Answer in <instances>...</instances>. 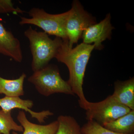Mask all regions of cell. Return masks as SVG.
Returning <instances> with one entry per match:
<instances>
[{"label": "cell", "instance_id": "5bb4252c", "mask_svg": "<svg viewBox=\"0 0 134 134\" xmlns=\"http://www.w3.org/2000/svg\"><path fill=\"white\" fill-rule=\"evenodd\" d=\"M57 120L59 125L55 134H82L81 127L74 117L60 115Z\"/></svg>", "mask_w": 134, "mask_h": 134}, {"label": "cell", "instance_id": "ba28073f", "mask_svg": "<svg viewBox=\"0 0 134 134\" xmlns=\"http://www.w3.org/2000/svg\"><path fill=\"white\" fill-rule=\"evenodd\" d=\"M33 101L30 99H23L18 97H8L5 96L0 98V107L5 112L11 111L14 109H22L29 113L31 117L36 119L40 123L45 122V120L49 116L53 115V113L49 110H44L40 112L32 111Z\"/></svg>", "mask_w": 134, "mask_h": 134}, {"label": "cell", "instance_id": "2e32d148", "mask_svg": "<svg viewBox=\"0 0 134 134\" xmlns=\"http://www.w3.org/2000/svg\"><path fill=\"white\" fill-rule=\"evenodd\" d=\"M81 132L82 134H121L106 129L93 120L88 121L81 127Z\"/></svg>", "mask_w": 134, "mask_h": 134}, {"label": "cell", "instance_id": "52a82bcc", "mask_svg": "<svg viewBox=\"0 0 134 134\" xmlns=\"http://www.w3.org/2000/svg\"><path fill=\"white\" fill-rule=\"evenodd\" d=\"M111 18L110 14H108L99 23L91 25L85 29L81 37L83 43L87 44L93 43L95 45V49H102V42L111 37L114 29L111 23Z\"/></svg>", "mask_w": 134, "mask_h": 134}, {"label": "cell", "instance_id": "e0dca14e", "mask_svg": "<svg viewBox=\"0 0 134 134\" xmlns=\"http://www.w3.org/2000/svg\"><path fill=\"white\" fill-rule=\"evenodd\" d=\"M25 12L19 8H15L10 0H0V14L8 13L23 14Z\"/></svg>", "mask_w": 134, "mask_h": 134}, {"label": "cell", "instance_id": "9c48e42d", "mask_svg": "<svg viewBox=\"0 0 134 134\" xmlns=\"http://www.w3.org/2000/svg\"><path fill=\"white\" fill-rule=\"evenodd\" d=\"M0 54L7 56L16 62L23 60L21 43L11 32L7 30L0 23Z\"/></svg>", "mask_w": 134, "mask_h": 134}, {"label": "cell", "instance_id": "8fae6325", "mask_svg": "<svg viewBox=\"0 0 134 134\" xmlns=\"http://www.w3.org/2000/svg\"><path fill=\"white\" fill-rule=\"evenodd\" d=\"M17 119L23 128L24 131L22 134H55L59 125L57 120L46 125L32 123L27 119L26 114L23 110L19 111ZM12 134H18L13 131Z\"/></svg>", "mask_w": 134, "mask_h": 134}, {"label": "cell", "instance_id": "6da1fadb", "mask_svg": "<svg viewBox=\"0 0 134 134\" xmlns=\"http://www.w3.org/2000/svg\"><path fill=\"white\" fill-rule=\"evenodd\" d=\"M94 44L82 43L73 48L68 40H63L55 58L59 62L65 64L69 71V79L67 81L74 95L79 98L81 108L86 110L89 101L86 99L83 89V79L86 66Z\"/></svg>", "mask_w": 134, "mask_h": 134}, {"label": "cell", "instance_id": "7a4b0ae2", "mask_svg": "<svg viewBox=\"0 0 134 134\" xmlns=\"http://www.w3.org/2000/svg\"><path fill=\"white\" fill-rule=\"evenodd\" d=\"M24 35L30 43L32 55L31 68L34 72L48 65L49 62L55 58L63 41L58 37L52 39L47 34L37 31L31 26L24 31Z\"/></svg>", "mask_w": 134, "mask_h": 134}, {"label": "cell", "instance_id": "5b68a950", "mask_svg": "<svg viewBox=\"0 0 134 134\" xmlns=\"http://www.w3.org/2000/svg\"><path fill=\"white\" fill-rule=\"evenodd\" d=\"M85 110L87 120L94 121L103 126L127 114L131 110L111 95L99 102H89Z\"/></svg>", "mask_w": 134, "mask_h": 134}, {"label": "cell", "instance_id": "7c38bea8", "mask_svg": "<svg viewBox=\"0 0 134 134\" xmlns=\"http://www.w3.org/2000/svg\"><path fill=\"white\" fill-rule=\"evenodd\" d=\"M106 129L121 134H134V110L103 126Z\"/></svg>", "mask_w": 134, "mask_h": 134}, {"label": "cell", "instance_id": "9a60e30c", "mask_svg": "<svg viewBox=\"0 0 134 134\" xmlns=\"http://www.w3.org/2000/svg\"><path fill=\"white\" fill-rule=\"evenodd\" d=\"M11 131L23 132V128L15 122L11 115V111L0 110V134H10Z\"/></svg>", "mask_w": 134, "mask_h": 134}, {"label": "cell", "instance_id": "8992f818", "mask_svg": "<svg viewBox=\"0 0 134 134\" xmlns=\"http://www.w3.org/2000/svg\"><path fill=\"white\" fill-rule=\"evenodd\" d=\"M96 23V20L84 10L79 1L73 2L65 24V31L69 44L73 47L81 38L84 31Z\"/></svg>", "mask_w": 134, "mask_h": 134}, {"label": "cell", "instance_id": "ac0fdd59", "mask_svg": "<svg viewBox=\"0 0 134 134\" xmlns=\"http://www.w3.org/2000/svg\"></svg>", "mask_w": 134, "mask_h": 134}, {"label": "cell", "instance_id": "30bf717a", "mask_svg": "<svg viewBox=\"0 0 134 134\" xmlns=\"http://www.w3.org/2000/svg\"><path fill=\"white\" fill-rule=\"evenodd\" d=\"M112 96L123 105L134 110V79L117 81L114 83V92Z\"/></svg>", "mask_w": 134, "mask_h": 134}, {"label": "cell", "instance_id": "3957f363", "mask_svg": "<svg viewBox=\"0 0 134 134\" xmlns=\"http://www.w3.org/2000/svg\"><path fill=\"white\" fill-rule=\"evenodd\" d=\"M41 95L48 97L55 93L74 96L71 87L62 79L57 67L48 65L34 72L28 79Z\"/></svg>", "mask_w": 134, "mask_h": 134}, {"label": "cell", "instance_id": "277c9868", "mask_svg": "<svg viewBox=\"0 0 134 134\" xmlns=\"http://www.w3.org/2000/svg\"><path fill=\"white\" fill-rule=\"evenodd\" d=\"M30 18L21 17L19 24L32 25L38 26L48 35L59 37L63 40H68L65 31V24L69 10L67 12L52 14L43 9L33 8L29 11Z\"/></svg>", "mask_w": 134, "mask_h": 134}, {"label": "cell", "instance_id": "4fadbf2b", "mask_svg": "<svg viewBox=\"0 0 134 134\" xmlns=\"http://www.w3.org/2000/svg\"><path fill=\"white\" fill-rule=\"evenodd\" d=\"M26 77L25 73L16 79H5L0 76V94H4L8 97L23 96L24 83Z\"/></svg>", "mask_w": 134, "mask_h": 134}]
</instances>
